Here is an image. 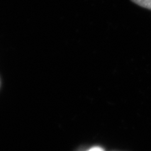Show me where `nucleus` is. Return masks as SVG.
Masks as SVG:
<instances>
[{"label": "nucleus", "mask_w": 151, "mask_h": 151, "mask_svg": "<svg viewBox=\"0 0 151 151\" xmlns=\"http://www.w3.org/2000/svg\"><path fill=\"white\" fill-rule=\"evenodd\" d=\"M140 6L151 9V0H131Z\"/></svg>", "instance_id": "1"}, {"label": "nucleus", "mask_w": 151, "mask_h": 151, "mask_svg": "<svg viewBox=\"0 0 151 151\" xmlns=\"http://www.w3.org/2000/svg\"><path fill=\"white\" fill-rule=\"evenodd\" d=\"M88 151H104V150L101 148L97 147H93L89 150H88Z\"/></svg>", "instance_id": "2"}]
</instances>
